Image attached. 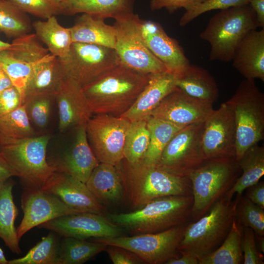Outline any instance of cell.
I'll list each match as a JSON object with an SVG mask.
<instances>
[{"label": "cell", "mask_w": 264, "mask_h": 264, "mask_svg": "<svg viewBox=\"0 0 264 264\" xmlns=\"http://www.w3.org/2000/svg\"><path fill=\"white\" fill-rule=\"evenodd\" d=\"M115 166L123 186L124 199L133 209L158 198L192 195L189 176H177L142 161L131 163L124 158Z\"/></svg>", "instance_id": "6da1fadb"}, {"label": "cell", "mask_w": 264, "mask_h": 264, "mask_svg": "<svg viewBox=\"0 0 264 264\" xmlns=\"http://www.w3.org/2000/svg\"><path fill=\"white\" fill-rule=\"evenodd\" d=\"M149 75L120 64L83 87L92 114L122 115L144 88Z\"/></svg>", "instance_id": "7a4b0ae2"}, {"label": "cell", "mask_w": 264, "mask_h": 264, "mask_svg": "<svg viewBox=\"0 0 264 264\" xmlns=\"http://www.w3.org/2000/svg\"><path fill=\"white\" fill-rule=\"evenodd\" d=\"M193 196H171L154 199L136 210L105 215L131 235L154 233L188 222Z\"/></svg>", "instance_id": "3957f363"}, {"label": "cell", "mask_w": 264, "mask_h": 264, "mask_svg": "<svg viewBox=\"0 0 264 264\" xmlns=\"http://www.w3.org/2000/svg\"><path fill=\"white\" fill-rule=\"evenodd\" d=\"M258 27L256 14L247 4L220 10L210 18L199 37L210 45V61L229 62L241 41Z\"/></svg>", "instance_id": "277c9868"}, {"label": "cell", "mask_w": 264, "mask_h": 264, "mask_svg": "<svg viewBox=\"0 0 264 264\" xmlns=\"http://www.w3.org/2000/svg\"><path fill=\"white\" fill-rule=\"evenodd\" d=\"M236 199L224 195L199 219L188 223L179 252L198 260L217 249L226 237L235 216Z\"/></svg>", "instance_id": "5b68a950"}, {"label": "cell", "mask_w": 264, "mask_h": 264, "mask_svg": "<svg viewBox=\"0 0 264 264\" xmlns=\"http://www.w3.org/2000/svg\"><path fill=\"white\" fill-rule=\"evenodd\" d=\"M241 173L234 158L205 159L192 172L189 177L193 198L192 221L204 215L229 190Z\"/></svg>", "instance_id": "8992f818"}, {"label": "cell", "mask_w": 264, "mask_h": 264, "mask_svg": "<svg viewBox=\"0 0 264 264\" xmlns=\"http://www.w3.org/2000/svg\"><path fill=\"white\" fill-rule=\"evenodd\" d=\"M226 102L232 109L236 125V160L264 138V94L255 80L245 79Z\"/></svg>", "instance_id": "52a82bcc"}, {"label": "cell", "mask_w": 264, "mask_h": 264, "mask_svg": "<svg viewBox=\"0 0 264 264\" xmlns=\"http://www.w3.org/2000/svg\"><path fill=\"white\" fill-rule=\"evenodd\" d=\"M49 134L0 147V153L24 186L41 188L56 172L47 160Z\"/></svg>", "instance_id": "ba28073f"}, {"label": "cell", "mask_w": 264, "mask_h": 264, "mask_svg": "<svg viewBox=\"0 0 264 264\" xmlns=\"http://www.w3.org/2000/svg\"><path fill=\"white\" fill-rule=\"evenodd\" d=\"M142 20L133 12L115 20V50L120 64L145 74L167 71L146 46L142 36Z\"/></svg>", "instance_id": "9c48e42d"}, {"label": "cell", "mask_w": 264, "mask_h": 264, "mask_svg": "<svg viewBox=\"0 0 264 264\" xmlns=\"http://www.w3.org/2000/svg\"><path fill=\"white\" fill-rule=\"evenodd\" d=\"M188 223L157 233L92 240L124 248L135 254L145 264H165L170 259L179 256L178 246Z\"/></svg>", "instance_id": "30bf717a"}, {"label": "cell", "mask_w": 264, "mask_h": 264, "mask_svg": "<svg viewBox=\"0 0 264 264\" xmlns=\"http://www.w3.org/2000/svg\"><path fill=\"white\" fill-rule=\"evenodd\" d=\"M58 59L64 77L83 88L120 64L114 49L79 42H73L67 55Z\"/></svg>", "instance_id": "8fae6325"}, {"label": "cell", "mask_w": 264, "mask_h": 264, "mask_svg": "<svg viewBox=\"0 0 264 264\" xmlns=\"http://www.w3.org/2000/svg\"><path fill=\"white\" fill-rule=\"evenodd\" d=\"M131 122L122 116L94 114L86 124L87 137L101 163L117 166L124 159L126 135Z\"/></svg>", "instance_id": "7c38bea8"}, {"label": "cell", "mask_w": 264, "mask_h": 264, "mask_svg": "<svg viewBox=\"0 0 264 264\" xmlns=\"http://www.w3.org/2000/svg\"><path fill=\"white\" fill-rule=\"evenodd\" d=\"M204 122L187 125L171 138L164 149L158 164L172 174L189 176L205 160L201 144Z\"/></svg>", "instance_id": "4fadbf2b"}, {"label": "cell", "mask_w": 264, "mask_h": 264, "mask_svg": "<svg viewBox=\"0 0 264 264\" xmlns=\"http://www.w3.org/2000/svg\"><path fill=\"white\" fill-rule=\"evenodd\" d=\"M51 55L35 33L14 39L8 47L0 52V65L22 100L34 68Z\"/></svg>", "instance_id": "5bb4252c"}, {"label": "cell", "mask_w": 264, "mask_h": 264, "mask_svg": "<svg viewBox=\"0 0 264 264\" xmlns=\"http://www.w3.org/2000/svg\"><path fill=\"white\" fill-rule=\"evenodd\" d=\"M236 140L234 112L225 102L204 122L201 144L205 159H236Z\"/></svg>", "instance_id": "9a60e30c"}, {"label": "cell", "mask_w": 264, "mask_h": 264, "mask_svg": "<svg viewBox=\"0 0 264 264\" xmlns=\"http://www.w3.org/2000/svg\"><path fill=\"white\" fill-rule=\"evenodd\" d=\"M63 237L105 238L122 236L123 229L104 215L80 212L53 219L38 226Z\"/></svg>", "instance_id": "2e32d148"}, {"label": "cell", "mask_w": 264, "mask_h": 264, "mask_svg": "<svg viewBox=\"0 0 264 264\" xmlns=\"http://www.w3.org/2000/svg\"><path fill=\"white\" fill-rule=\"evenodd\" d=\"M21 206L22 220L16 229L19 240L27 232L59 217L83 212L64 202L58 197L39 188L24 186Z\"/></svg>", "instance_id": "e0dca14e"}, {"label": "cell", "mask_w": 264, "mask_h": 264, "mask_svg": "<svg viewBox=\"0 0 264 264\" xmlns=\"http://www.w3.org/2000/svg\"><path fill=\"white\" fill-rule=\"evenodd\" d=\"M213 110V104L193 97L177 87L162 100L150 116L185 126L204 122Z\"/></svg>", "instance_id": "ac0fdd59"}, {"label": "cell", "mask_w": 264, "mask_h": 264, "mask_svg": "<svg viewBox=\"0 0 264 264\" xmlns=\"http://www.w3.org/2000/svg\"><path fill=\"white\" fill-rule=\"evenodd\" d=\"M141 32L146 46L167 71L178 75L190 64L181 46L159 23L142 20Z\"/></svg>", "instance_id": "d6986e66"}, {"label": "cell", "mask_w": 264, "mask_h": 264, "mask_svg": "<svg viewBox=\"0 0 264 264\" xmlns=\"http://www.w3.org/2000/svg\"><path fill=\"white\" fill-rule=\"evenodd\" d=\"M86 124L76 127L75 142L71 149L47 160L56 172L69 175L84 183L100 163L88 143Z\"/></svg>", "instance_id": "ffe728a7"}, {"label": "cell", "mask_w": 264, "mask_h": 264, "mask_svg": "<svg viewBox=\"0 0 264 264\" xmlns=\"http://www.w3.org/2000/svg\"><path fill=\"white\" fill-rule=\"evenodd\" d=\"M59 114V129L63 132L87 123L93 115L83 88L64 77L55 95Z\"/></svg>", "instance_id": "44dd1931"}, {"label": "cell", "mask_w": 264, "mask_h": 264, "mask_svg": "<svg viewBox=\"0 0 264 264\" xmlns=\"http://www.w3.org/2000/svg\"><path fill=\"white\" fill-rule=\"evenodd\" d=\"M41 189L83 212L102 215L105 212V207L94 198L86 183L66 174L55 172Z\"/></svg>", "instance_id": "7402d4cb"}, {"label": "cell", "mask_w": 264, "mask_h": 264, "mask_svg": "<svg viewBox=\"0 0 264 264\" xmlns=\"http://www.w3.org/2000/svg\"><path fill=\"white\" fill-rule=\"evenodd\" d=\"M177 75L168 71L149 74L148 83L130 109L121 116L131 122L146 119L176 88Z\"/></svg>", "instance_id": "603a6c76"}, {"label": "cell", "mask_w": 264, "mask_h": 264, "mask_svg": "<svg viewBox=\"0 0 264 264\" xmlns=\"http://www.w3.org/2000/svg\"><path fill=\"white\" fill-rule=\"evenodd\" d=\"M231 61L245 79L264 81V28L247 33L235 48Z\"/></svg>", "instance_id": "cb8c5ba5"}, {"label": "cell", "mask_w": 264, "mask_h": 264, "mask_svg": "<svg viewBox=\"0 0 264 264\" xmlns=\"http://www.w3.org/2000/svg\"><path fill=\"white\" fill-rule=\"evenodd\" d=\"M85 183L104 206L115 204L124 199L123 186L115 166L100 162Z\"/></svg>", "instance_id": "d4e9b609"}, {"label": "cell", "mask_w": 264, "mask_h": 264, "mask_svg": "<svg viewBox=\"0 0 264 264\" xmlns=\"http://www.w3.org/2000/svg\"><path fill=\"white\" fill-rule=\"evenodd\" d=\"M104 18L83 13L69 27L73 42L97 44L115 49L114 26L105 23Z\"/></svg>", "instance_id": "484cf974"}, {"label": "cell", "mask_w": 264, "mask_h": 264, "mask_svg": "<svg viewBox=\"0 0 264 264\" xmlns=\"http://www.w3.org/2000/svg\"><path fill=\"white\" fill-rule=\"evenodd\" d=\"M64 78L58 58L51 54L34 68L24 91L22 105L38 94L55 96Z\"/></svg>", "instance_id": "4316f807"}, {"label": "cell", "mask_w": 264, "mask_h": 264, "mask_svg": "<svg viewBox=\"0 0 264 264\" xmlns=\"http://www.w3.org/2000/svg\"><path fill=\"white\" fill-rule=\"evenodd\" d=\"M133 0H66L59 4L60 14L86 13L114 20L132 11Z\"/></svg>", "instance_id": "83f0119b"}, {"label": "cell", "mask_w": 264, "mask_h": 264, "mask_svg": "<svg viewBox=\"0 0 264 264\" xmlns=\"http://www.w3.org/2000/svg\"><path fill=\"white\" fill-rule=\"evenodd\" d=\"M176 87L189 95L213 104L219 97L217 84L203 67L191 64L177 75Z\"/></svg>", "instance_id": "f1b7e54d"}, {"label": "cell", "mask_w": 264, "mask_h": 264, "mask_svg": "<svg viewBox=\"0 0 264 264\" xmlns=\"http://www.w3.org/2000/svg\"><path fill=\"white\" fill-rule=\"evenodd\" d=\"M13 186L9 179L0 184V238L12 252L20 254V240L15 225L19 211L13 199Z\"/></svg>", "instance_id": "f546056e"}, {"label": "cell", "mask_w": 264, "mask_h": 264, "mask_svg": "<svg viewBox=\"0 0 264 264\" xmlns=\"http://www.w3.org/2000/svg\"><path fill=\"white\" fill-rule=\"evenodd\" d=\"M238 163L242 175L224 195L233 198L241 196L249 186L257 183L264 175V147L255 144L245 151Z\"/></svg>", "instance_id": "4dcf8cb0"}, {"label": "cell", "mask_w": 264, "mask_h": 264, "mask_svg": "<svg viewBox=\"0 0 264 264\" xmlns=\"http://www.w3.org/2000/svg\"><path fill=\"white\" fill-rule=\"evenodd\" d=\"M32 27L38 39L52 55L58 58L67 55L73 43L71 32L59 24L55 16L44 21H35Z\"/></svg>", "instance_id": "1f68e13d"}, {"label": "cell", "mask_w": 264, "mask_h": 264, "mask_svg": "<svg viewBox=\"0 0 264 264\" xmlns=\"http://www.w3.org/2000/svg\"><path fill=\"white\" fill-rule=\"evenodd\" d=\"M243 226L234 218L230 230L220 245L198 260V264H243L241 239Z\"/></svg>", "instance_id": "d6a6232c"}, {"label": "cell", "mask_w": 264, "mask_h": 264, "mask_svg": "<svg viewBox=\"0 0 264 264\" xmlns=\"http://www.w3.org/2000/svg\"><path fill=\"white\" fill-rule=\"evenodd\" d=\"M35 136V131L23 105L0 117V147L12 145Z\"/></svg>", "instance_id": "836d02e7"}, {"label": "cell", "mask_w": 264, "mask_h": 264, "mask_svg": "<svg viewBox=\"0 0 264 264\" xmlns=\"http://www.w3.org/2000/svg\"><path fill=\"white\" fill-rule=\"evenodd\" d=\"M147 125L150 133V143L142 161L147 164L157 165L167 144L185 126L151 116L147 118Z\"/></svg>", "instance_id": "e575fe53"}, {"label": "cell", "mask_w": 264, "mask_h": 264, "mask_svg": "<svg viewBox=\"0 0 264 264\" xmlns=\"http://www.w3.org/2000/svg\"><path fill=\"white\" fill-rule=\"evenodd\" d=\"M107 245L73 237H63L60 245V264H82L105 251Z\"/></svg>", "instance_id": "d590c367"}, {"label": "cell", "mask_w": 264, "mask_h": 264, "mask_svg": "<svg viewBox=\"0 0 264 264\" xmlns=\"http://www.w3.org/2000/svg\"><path fill=\"white\" fill-rule=\"evenodd\" d=\"M30 20L25 13L7 0H0V32L8 38L30 33Z\"/></svg>", "instance_id": "8d00e7d4"}, {"label": "cell", "mask_w": 264, "mask_h": 264, "mask_svg": "<svg viewBox=\"0 0 264 264\" xmlns=\"http://www.w3.org/2000/svg\"><path fill=\"white\" fill-rule=\"evenodd\" d=\"M57 234L51 232L23 257L8 261V264H60V245Z\"/></svg>", "instance_id": "74e56055"}, {"label": "cell", "mask_w": 264, "mask_h": 264, "mask_svg": "<svg viewBox=\"0 0 264 264\" xmlns=\"http://www.w3.org/2000/svg\"><path fill=\"white\" fill-rule=\"evenodd\" d=\"M150 139L147 118L131 122L126 137L124 158L131 163L142 161L148 150Z\"/></svg>", "instance_id": "f35d334b"}, {"label": "cell", "mask_w": 264, "mask_h": 264, "mask_svg": "<svg viewBox=\"0 0 264 264\" xmlns=\"http://www.w3.org/2000/svg\"><path fill=\"white\" fill-rule=\"evenodd\" d=\"M235 218L243 226L252 228L256 234L264 236V209L245 196H236Z\"/></svg>", "instance_id": "ab89813d"}, {"label": "cell", "mask_w": 264, "mask_h": 264, "mask_svg": "<svg viewBox=\"0 0 264 264\" xmlns=\"http://www.w3.org/2000/svg\"><path fill=\"white\" fill-rule=\"evenodd\" d=\"M54 98L55 95L41 94L27 99L23 105L30 121L39 128H44L48 122Z\"/></svg>", "instance_id": "60d3db41"}, {"label": "cell", "mask_w": 264, "mask_h": 264, "mask_svg": "<svg viewBox=\"0 0 264 264\" xmlns=\"http://www.w3.org/2000/svg\"><path fill=\"white\" fill-rule=\"evenodd\" d=\"M250 0H206L186 10L179 21L185 26L200 15L214 10H222L249 3Z\"/></svg>", "instance_id": "b9f144b4"}, {"label": "cell", "mask_w": 264, "mask_h": 264, "mask_svg": "<svg viewBox=\"0 0 264 264\" xmlns=\"http://www.w3.org/2000/svg\"><path fill=\"white\" fill-rule=\"evenodd\" d=\"M24 13L46 20L60 14L58 4L49 0H7Z\"/></svg>", "instance_id": "7bdbcfd3"}, {"label": "cell", "mask_w": 264, "mask_h": 264, "mask_svg": "<svg viewBox=\"0 0 264 264\" xmlns=\"http://www.w3.org/2000/svg\"><path fill=\"white\" fill-rule=\"evenodd\" d=\"M241 248L243 253V264H264V254L258 249L255 234L250 227H243Z\"/></svg>", "instance_id": "ee69618b"}, {"label": "cell", "mask_w": 264, "mask_h": 264, "mask_svg": "<svg viewBox=\"0 0 264 264\" xmlns=\"http://www.w3.org/2000/svg\"><path fill=\"white\" fill-rule=\"evenodd\" d=\"M22 105L19 91L12 86L0 93V117L16 110Z\"/></svg>", "instance_id": "f6af8a7d"}, {"label": "cell", "mask_w": 264, "mask_h": 264, "mask_svg": "<svg viewBox=\"0 0 264 264\" xmlns=\"http://www.w3.org/2000/svg\"><path fill=\"white\" fill-rule=\"evenodd\" d=\"M206 0H151V10H158L165 8L170 14L183 8L187 10L191 7Z\"/></svg>", "instance_id": "bcb514c9"}, {"label": "cell", "mask_w": 264, "mask_h": 264, "mask_svg": "<svg viewBox=\"0 0 264 264\" xmlns=\"http://www.w3.org/2000/svg\"><path fill=\"white\" fill-rule=\"evenodd\" d=\"M105 251L114 264H138L143 262L135 254L121 247L107 245Z\"/></svg>", "instance_id": "7dc6e473"}, {"label": "cell", "mask_w": 264, "mask_h": 264, "mask_svg": "<svg viewBox=\"0 0 264 264\" xmlns=\"http://www.w3.org/2000/svg\"><path fill=\"white\" fill-rule=\"evenodd\" d=\"M245 196L252 202L264 209V182L261 181L246 189Z\"/></svg>", "instance_id": "c3c4849f"}, {"label": "cell", "mask_w": 264, "mask_h": 264, "mask_svg": "<svg viewBox=\"0 0 264 264\" xmlns=\"http://www.w3.org/2000/svg\"><path fill=\"white\" fill-rule=\"evenodd\" d=\"M249 4L256 14L259 27L264 28V0H250Z\"/></svg>", "instance_id": "681fc988"}, {"label": "cell", "mask_w": 264, "mask_h": 264, "mask_svg": "<svg viewBox=\"0 0 264 264\" xmlns=\"http://www.w3.org/2000/svg\"><path fill=\"white\" fill-rule=\"evenodd\" d=\"M14 176H16L15 173L0 153V182L2 183Z\"/></svg>", "instance_id": "f907efd6"}, {"label": "cell", "mask_w": 264, "mask_h": 264, "mask_svg": "<svg viewBox=\"0 0 264 264\" xmlns=\"http://www.w3.org/2000/svg\"><path fill=\"white\" fill-rule=\"evenodd\" d=\"M180 256L173 258L167 261L165 264H198V259L186 253L179 252Z\"/></svg>", "instance_id": "816d5d0a"}, {"label": "cell", "mask_w": 264, "mask_h": 264, "mask_svg": "<svg viewBox=\"0 0 264 264\" xmlns=\"http://www.w3.org/2000/svg\"><path fill=\"white\" fill-rule=\"evenodd\" d=\"M12 86L10 78L0 65V93Z\"/></svg>", "instance_id": "f5cc1de1"}, {"label": "cell", "mask_w": 264, "mask_h": 264, "mask_svg": "<svg viewBox=\"0 0 264 264\" xmlns=\"http://www.w3.org/2000/svg\"><path fill=\"white\" fill-rule=\"evenodd\" d=\"M255 241L258 250L263 254L264 253V237L255 234Z\"/></svg>", "instance_id": "db71d44e"}, {"label": "cell", "mask_w": 264, "mask_h": 264, "mask_svg": "<svg viewBox=\"0 0 264 264\" xmlns=\"http://www.w3.org/2000/svg\"><path fill=\"white\" fill-rule=\"evenodd\" d=\"M8 261L4 256L2 249L0 247V264H8Z\"/></svg>", "instance_id": "11a10c76"}, {"label": "cell", "mask_w": 264, "mask_h": 264, "mask_svg": "<svg viewBox=\"0 0 264 264\" xmlns=\"http://www.w3.org/2000/svg\"><path fill=\"white\" fill-rule=\"evenodd\" d=\"M10 44L4 42L0 40V52L6 49L10 45Z\"/></svg>", "instance_id": "9f6ffc18"}, {"label": "cell", "mask_w": 264, "mask_h": 264, "mask_svg": "<svg viewBox=\"0 0 264 264\" xmlns=\"http://www.w3.org/2000/svg\"><path fill=\"white\" fill-rule=\"evenodd\" d=\"M52 2L56 4H59L66 0H49Z\"/></svg>", "instance_id": "6f0895ef"}, {"label": "cell", "mask_w": 264, "mask_h": 264, "mask_svg": "<svg viewBox=\"0 0 264 264\" xmlns=\"http://www.w3.org/2000/svg\"><path fill=\"white\" fill-rule=\"evenodd\" d=\"M1 183V182H0V184Z\"/></svg>", "instance_id": "680465c9"}]
</instances>
